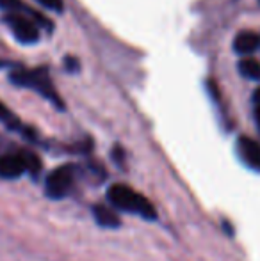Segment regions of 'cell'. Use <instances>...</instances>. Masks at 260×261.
<instances>
[{
    "label": "cell",
    "instance_id": "cell-11",
    "mask_svg": "<svg viewBox=\"0 0 260 261\" xmlns=\"http://www.w3.org/2000/svg\"><path fill=\"white\" fill-rule=\"evenodd\" d=\"M0 9L4 11H9V13H16V11L20 9H27V6H25L21 0H0Z\"/></svg>",
    "mask_w": 260,
    "mask_h": 261
},
{
    "label": "cell",
    "instance_id": "cell-13",
    "mask_svg": "<svg viewBox=\"0 0 260 261\" xmlns=\"http://www.w3.org/2000/svg\"><path fill=\"white\" fill-rule=\"evenodd\" d=\"M253 109H255V119L260 128V87L253 93Z\"/></svg>",
    "mask_w": 260,
    "mask_h": 261
},
{
    "label": "cell",
    "instance_id": "cell-10",
    "mask_svg": "<svg viewBox=\"0 0 260 261\" xmlns=\"http://www.w3.org/2000/svg\"><path fill=\"white\" fill-rule=\"evenodd\" d=\"M0 121H2L6 126L13 128V130L20 128V119H18V117L9 110V107L6 103H2V101H0Z\"/></svg>",
    "mask_w": 260,
    "mask_h": 261
},
{
    "label": "cell",
    "instance_id": "cell-12",
    "mask_svg": "<svg viewBox=\"0 0 260 261\" xmlns=\"http://www.w3.org/2000/svg\"><path fill=\"white\" fill-rule=\"evenodd\" d=\"M41 6H45L46 9H52V11H63V0H38Z\"/></svg>",
    "mask_w": 260,
    "mask_h": 261
},
{
    "label": "cell",
    "instance_id": "cell-8",
    "mask_svg": "<svg viewBox=\"0 0 260 261\" xmlns=\"http://www.w3.org/2000/svg\"><path fill=\"white\" fill-rule=\"evenodd\" d=\"M93 215H94V220H97L102 227H118L120 224H122L116 210L112 206H107V204H94Z\"/></svg>",
    "mask_w": 260,
    "mask_h": 261
},
{
    "label": "cell",
    "instance_id": "cell-7",
    "mask_svg": "<svg viewBox=\"0 0 260 261\" xmlns=\"http://www.w3.org/2000/svg\"><path fill=\"white\" fill-rule=\"evenodd\" d=\"M260 36L253 31H241L233 39V48L239 54H251L258 48Z\"/></svg>",
    "mask_w": 260,
    "mask_h": 261
},
{
    "label": "cell",
    "instance_id": "cell-5",
    "mask_svg": "<svg viewBox=\"0 0 260 261\" xmlns=\"http://www.w3.org/2000/svg\"><path fill=\"white\" fill-rule=\"evenodd\" d=\"M4 21L9 25V29L13 31V34L16 36L20 41H23V43L38 41L39 29H38V25H36V21L31 20L27 14H21L20 11H16V13H9V14H6Z\"/></svg>",
    "mask_w": 260,
    "mask_h": 261
},
{
    "label": "cell",
    "instance_id": "cell-9",
    "mask_svg": "<svg viewBox=\"0 0 260 261\" xmlns=\"http://www.w3.org/2000/svg\"><path fill=\"white\" fill-rule=\"evenodd\" d=\"M239 71L251 80H260V62L253 57H244L239 62Z\"/></svg>",
    "mask_w": 260,
    "mask_h": 261
},
{
    "label": "cell",
    "instance_id": "cell-1",
    "mask_svg": "<svg viewBox=\"0 0 260 261\" xmlns=\"http://www.w3.org/2000/svg\"><path fill=\"white\" fill-rule=\"evenodd\" d=\"M107 201L114 210H122V212L135 213L141 219L153 220L157 217V212L153 204L146 199L143 194L134 190L132 187L125 185V183H116L111 185L107 190Z\"/></svg>",
    "mask_w": 260,
    "mask_h": 261
},
{
    "label": "cell",
    "instance_id": "cell-2",
    "mask_svg": "<svg viewBox=\"0 0 260 261\" xmlns=\"http://www.w3.org/2000/svg\"><path fill=\"white\" fill-rule=\"evenodd\" d=\"M13 84L23 87H31V89L38 91L43 98L50 100L54 105L63 107V101L57 96V91L54 89V84L49 76V71L45 68H36V69H14L9 76Z\"/></svg>",
    "mask_w": 260,
    "mask_h": 261
},
{
    "label": "cell",
    "instance_id": "cell-14",
    "mask_svg": "<svg viewBox=\"0 0 260 261\" xmlns=\"http://www.w3.org/2000/svg\"><path fill=\"white\" fill-rule=\"evenodd\" d=\"M2 64H4V62H2V61H0V66H2Z\"/></svg>",
    "mask_w": 260,
    "mask_h": 261
},
{
    "label": "cell",
    "instance_id": "cell-6",
    "mask_svg": "<svg viewBox=\"0 0 260 261\" xmlns=\"http://www.w3.org/2000/svg\"><path fill=\"white\" fill-rule=\"evenodd\" d=\"M237 153L241 160L250 169L260 172V142L251 137H239L237 141Z\"/></svg>",
    "mask_w": 260,
    "mask_h": 261
},
{
    "label": "cell",
    "instance_id": "cell-3",
    "mask_svg": "<svg viewBox=\"0 0 260 261\" xmlns=\"http://www.w3.org/2000/svg\"><path fill=\"white\" fill-rule=\"evenodd\" d=\"M39 169H41V162L32 151L18 149V151H9L0 156V178L4 179L20 178L23 172L34 174Z\"/></svg>",
    "mask_w": 260,
    "mask_h": 261
},
{
    "label": "cell",
    "instance_id": "cell-4",
    "mask_svg": "<svg viewBox=\"0 0 260 261\" xmlns=\"http://www.w3.org/2000/svg\"><path fill=\"white\" fill-rule=\"evenodd\" d=\"M73 183H75V169L72 165H61L46 176L45 192L50 199H63L72 192Z\"/></svg>",
    "mask_w": 260,
    "mask_h": 261
}]
</instances>
